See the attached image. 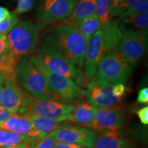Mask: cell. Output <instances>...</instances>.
<instances>
[{"instance_id": "1", "label": "cell", "mask_w": 148, "mask_h": 148, "mask_svg": "<svg viewBox=\"0 0 148 148\" xmlns=\"http://www.w3.org/2000/svg\"><path fill=\"white\" fill-rule=\"evenodd\" d=\"M40 40L58 51L79 69H82L87 43L77 27L64 24L52 25L42 32Z\"/></svg>"}, {"instance_id": "2", "label": "cell", "mask_w": 148, "mask_h": 148, "mask_svg": "<svg viewBox=\"0 0 148 148\" xmlns=\"http://www.w3.org/2000/svg\"><path fill=\"white\" fill-rule=\"evenodd\" d=\"M123 32L117 19H111L92 35L86 45L84 62V77L87 84L93 79L101 58L117 47Z\"/></svg>"}, {"instance_id": "3", "label": "cell", "mask_w": 148, "mask_h": 148, "mask_svg": "<svg viewBox=\"0 0 148 148\" xmlns=\"http://www.w3.org/2000/svg\"><path fill=\"white\" fill-rule=\"evenodd\" d=\"M16 76L20 85L34 97L60 101L51 90L45 77L29 58L23 57L18 61L16 66Z\"/></svg>"}, {"instance_id": "4", "label": "cell", "mask_w": 148, "mask_h": 148, "mask_svg": "<svg viewBox=\"0 0 148 148\" xmlns=\"http://www.w3.org/2000/svg\"><path fill=\"white\" fill-rule=\"evenodd\" d=\"M133 67L123 58L117 48L112 49L101 58L93 80L103 86H112L127 82Z\"/></svg>"}, {"instance_id": "5", "label": "cell", "mask_w": 148, "mask_h": 148, "mask_svg": "<svg viewBox=\"0 0 148 148\" xmlns=\"http://www.w3.org/2000/svg\"><path fill=\"white\" fill-rule=\"evenodd\" d=\"M34 51V55L49 71L71 79L81 88L86 87L87 83L82 70L74 66L58 51L41 40L38 41Z\"/></svg>"}, {"instance_id": "6", "label": "cell", "mask_w": 148, "mask_h": 148, "mask_svg": "<svg viewBox=\"0 0 148 148\" xmlns=\"http://www.w3.org/2000/svg\"><path fill=\"white\" fill-rule=\"evenodd\" d=\"M29 58L44 75L51 90L60 102L68 104L75 103L85 97V90L73 80L49 71L36 56H30Z\"/></svg>"}, {"instance_id": "7", "label": "cell", "mask_w": 148, "mask_h": 148, "mask_svg": "<svg viewBox=\"0 0 148 148\" xmlns=\"http://www.w3.org/2000/svg\"><path fill=\"white\" fill-rule=\"evenodd\" d=\"M40 30L29 20L19 21L6 35L9 53L20 58L32 54L39 41Z\"/></svg>"}, {"instance_id": "8", "label": "cell", "mask_w": 148, "mask_h": 148, "mask_svg": "<svg viewBox=\"0 0 148 148\" xmlns=\"http://www.w3.org/2000/svg\"><path fill=\"white\" fill-rule=\"evenodd\" d=\"M77 0H38L36 25L41 29L57 25L71 13Z\"/></svg>"}, {"instance_id": "9", "label": "cell", "mask_w": 148, "mask_h": 148, "mask_svg": "<svg viewBox=\"0 0 148 148\" xmlns=\"http://www.w3.org/2000/svg\"><path fill=\"white\" fill-rule=\"evenodd\" d=\"M73 105L53 100H42L29 95L24 115H35L58 121H70Z\"/></svg>"}, {"instance_id": "10", "label": "cell", "mask_w": 148, "mask_h": 148, "mask_svg": "<svg viewBox=\"0 0 148 148\" xmlns=\"http://www.w3.org/2000/svg\"><path fill=\"white\" fill-rule=\"evenodd\" d=\"M147 32L127 31L123 33L118 50L132 67L137 66L147 51Z\"/></svg>"}, {"instance_id": "11", "label": "cell", "mask_w": 148, "mask_h": 148, "mask_svg": "<svg viewBox=\"0 0 148 148\" xmlns=\"http://www.w3.org/2000/svg\"><path fill=\"white\" fill-rule=\"evenodd\" d=\"M29 95L17 79L5 80L3 84L1 106L12 113L24 114Z\"/></svg>"}, {"instance_id": "12", "label": "cell", "mask_w": 148, "mask_h": 148, "mask_svg": "<svg viewBox=\"0 0 148 148\" xmlns=\"http://www.w3.org/2000/svg\"><path fill=\"white\" fill-rule=\"evenodd\" d=\"M49 136L58 143L80 144L86 148H91L95 139V132L86 127L63 122Z\"/></svg>"}, {"instance_id": "13", "label": "cell", "mask_w": 148, "mask_h": 148, "mask_svg": "<svg viewBox=\"0 0 148 148\" xmlns=\"http://www.w3.org/2000/svg\"><path fill=\"white\" fill-rule=\"evenodd\" d=\"M127 121L123 108H97L91 128L97 131H118Z\"/></svg>"}, {"instance_id": "14", "label": "cell", "mask_w": 148, "mask_h": 148, "mask_svg": "<svg viewBox=\"0 0 148 148\" xmlns=\"http://www.w3.org/2000/svg\"><path fill=\"white\" fill-rule=\"evenodd\" d=\"M111 87L91 80L86 86L85 97L88 102L97 108H123L122 99L114 97Z\"/></svg>"}, {"instance_id": "15", "label": "cell", "mask_w": 148, "mask_h": 148, "mask_svg": "<svg viewBox=\"0 0 148 148\" xmlns=\"http://www.w3.org/2000/svg\"><path fill=\"white\" fill-rule=\"evenodd\" d=\"M147 0H110L109 12L111 18L127 14L147 12Z\"/></svg>"}, {"instance_id": "16", "label": "cell", "mask_w": 148, "mask_h": 148, "mask_svg": "<svg viewBox=\"0 0 148 148\" xmlns=\"http://www.w3.org/2000/svg\"><path fill=\"white\" fill-rule=\"evenodd\" d=\"M91 148H134L118 131H97Z\"/></svg>"}, {"instance_id": "17", "label": "cell", "mask_w": 148, "mask_h": 148, "mask_svg": "<svg viewBox=\"0 0 148 148\" xmlns=\"http://www.w3.org/2000/svg\"><path fill=\"white\" fill-rule=\"evenodd\" d=\"M95 0H77L71 13L58 24L76 27L82 20L96 13Z\"/></svg>"}, {"instance_id": "18", "label": "cell", "mask_w": 148, "mask_h": 148, "mask_svg": "<svg viewBox=\"0 0 148 148\" xmlns=\"http://www.w3.org/2000/svg\"><path fill=\"white\" fill-rule=\"evenodd\" d=\"M0 129L10 131L26 137L34 138L32 123L28 117L24 114H13L0 124Z\"/></svg>"}, {"instance_id": "19", "label": "cell", "mask_w": 148, "mask_h": 148, "mask_svg": "<svg viewBox=\"0 0 148 148\" xmlns=\"http://www.w3.org/2000/svg\"><path fill=\"white\" fill-rule=\"evenodd\" d=\"M97 107L88 101H79L74 103L70 121L83 127H91Z\"/></svg>"}, {"instance_id": "20", "label": "cell", "mask_w": 148, "mask_h": 148, "mask_svg": "<svg viewBox=\"0 0 148 148\" xmlns=\"http://www.w3.org/2000/svg\"><path fill=\"white\" fill-rule=\"evenodd\" d=\"M122 32L127 31L147 32L148 28L147 12L127 14L116 18Z\"/></svg>"}, {"instance_id": "21", "label": "cell", "mask_w": 148, "mask_h": 148, "mask_svg": "<svg viewBox=\"0 0 148 148\" xmlns=\"http://www.w3.org/2000/svg\"><path fill=\"white\" fill-rule=\"evenodd\" d=\"M26 116V115H25ZM28 117L34 130V138H40L49 135L63 122L42 117V116L29 115Z\"/></svg>"}, {"instance_id": "22", "label": "cell", "mask_w": 148, "mask_h": 148, "mask_svg": "<svg viewBox=\"0 0 148 148\" xmlns=\"http://www.w3.org/2000/svg\"><path fill=\"white\" fill-rule=\"evenodd\" d=\"M21 58L16 56L6 53L0 56V79L15 80L16 66Z\"/></svg>"}, {"instance_id": "23", "label": "cell", "mask_w": 148, "mask_h": 148, "mask_svg": "<svg viewBox=\"0 0 148 148\" xmlns=\"http://www.w3.org/2000/svg\"><path fill=\"white\" fill-rule=\"evenodd\" d=\"M34 138L21 136L10 131L0 129V148L12 147L23 145Z\"/></svg>"}, {"instance_id": "24", "label": "cell", "mask_w": 148, "mask_h": 148, "mask_svg": "<svg viewBox=\"0 0 148 148\" xmlns=\"http://www.w3.org/2000/svg\"><path fill=\"white\" fill-rule=\"evenodd\" d=\"M77 27L88 43L92 35L100 28L101 24L97 14H95L82 20Z\"/></svg>"}, {"instance_id": "25", "label": "cell", "mask_w": 148, "mask_h": 148, "mask_svg": "<svg viewBox=\"0 0 148 148\" xmlns=\"http://www.w3.org/2000/svg\"><path fill=\"white\" fill-rule=\"evenodd\" d=\"M96 1V14H97L101 26L106 25L112 18L109 12L110 0H95Z\"/></svg>"}, {"instance_id": "26", "label": "cell", "mask_w": 148, "mask_h": 148, "mask_svg": "<svg viewBox=\"0 0 148 148\" xmlns=\"http://www.w3.org/2000/svg\"><path fill=\"white\" fill-rule=\"evenodd\" d=\"M57 142L51 137L47 136L40 138H34L29 143L28 148H54Z\"/></svg>"}, {"instance_id": "27", "label": "cell", "mask_w": 148, "mask_h": 148, "mask_svg": "<svg viewBox=\"0 0 148 148\" xmlns=\"http://www.w3.org/2000/svg\"><path fill=\"white\" fill-rule=\"evenodd\" d=\"M19 18L16 14H14L13 12L11 13L8 18L0 22V34L6 36L12 30V29L19 23Z\"/></svg>"}, {"instance_id": "28", "label": "cell", "mask_w": 148, "mask_h": 148, "mask_svg": "<svg viewBox=\"0 0 148 148\" xmlns=\"http://www.w3.org/2000/svg\"><path fill=\"white\" fill-rule=\"evenodd\" d=\"M34 5V0H18L17 5L13 13L16 16L29 12Z\"/></svg>"}, {"instance_id": "29", "label": "cell", "mask_w": 148, "mask_h": 148, "mask_svg": "<svg viewBox=\"0 0 148 148\" xmlns=\"http://www.w3.org/2000/svg\"><path fill=\"white\" fill-rule=\"evenodd\" d=\"M112 92L114 97L121 99L125 95L126 92V87L123 84H117L112 86Z\"/></svg>"}, {"instance_id": "30", "label": "cell", "mask_w": 148, "mask_h": 148, "mask_svg": "<svg viewBox=\"0 0 148 148\" xmlns=\"http://www.w3.org/2000/svg\"><path fill=\"white\" fill-rule=\"evenodd\" d=\"M136 114H137L138 117L139 118L141 123H143V125L148 124V107H147V106L138 109V110L136 111Z\"/></svg>"}, {"instance_id": "31", "label": "cell", "mask_w": 148, "mask_h": 148, "mask_svg": "<svg viewBox=\"0 0 148 148\" xmlns=\"http://www.w3.org/2000/svg\"><path fill=\"white\" fill-rule=\"evenodd\" d=\"M138 103L147 104L148 103V88L144 87L139 90L138 92L137 99H136Z\"/></svg>"}, {"instance_id": "32", "label": "cell", "mask_w": 148, "mask_h": 148, "mask_svg": "<svg viewBox=\"0 0 148 148\" xmlns=\"http://www.w3.org/2000/svg\"><path fill=\"white\" fill-rule=\"evenodd\" d=\"M8 40L5 35L0 34V56L8 53Z\"/></svg>"}, {"instance_id": "33", "label": "cell", "mask_w": 148, "mask_h": 148, "mask_svg": "<svg viewBox=\"0 0 148 148\" xmlns=\"http://www.w3.org/2000/svg\"><path fill=\"white\" fill-rule=\"evenodd\" d=\"M14 113L9 112L6 109H5L3 106L0 105V124L3 123L5 120L8 119L10 116H11Z\"/></svg>"}, {"instance_id": "34", "label": "cell", "mask_w": 148, "mask_h": 148, "mask_svg": "<svg viewBox=\"0 0 148 148\" xmlns=\"http://www.w3.org/2000/svg\"><path fill=\"white\" fill-rule=\"evenodd\" d=\"M54 148H86L84 145L76 143H57Z\"/></svg>"}, {"instance_id": "35", "label": "cell", "mask_w": 148, "mask_h": 148, "mask_svg": "<svg viewBox=\"0 0 148 148\" xmlns=\"http://www.w3.org/2000/svg\"><path fill=\"white\" fill-rule=\"evenodd\" d=\"M10 14L11 12L6 8L0 6V22L3 21L6 18H8L10 15Z\"/></svg>"}, {"instance_id": "36", "label": "cell", "mask_w": 148, "mask_h": 148, "mask_svg": "<svg viewBox=\"0 0 148 148\" xmlns=\"http://www.w3.org/2000/svg\"><path fill=\"white\" fill-rule=\"evenodd\" d=\"M4 81L0 79V105H1V95H2V90H3V84Z\"/></svg>"}, {"instance_id": "37", "label": "cell", "mask_w": 148, "mask_h": 148, "mask_svg": "<svg viewBox=\"0 0 148 148\" xmlns=\"http://www.w3.org/2000/svg\"><path fill=\"white\" fill-rule=\"evenodd\" d=\"M30 142V141H29ZM25 143V144H23V145H18V146H16V147H6V148H28L29 147V143Z\"/></svg>"}]
</instances>
